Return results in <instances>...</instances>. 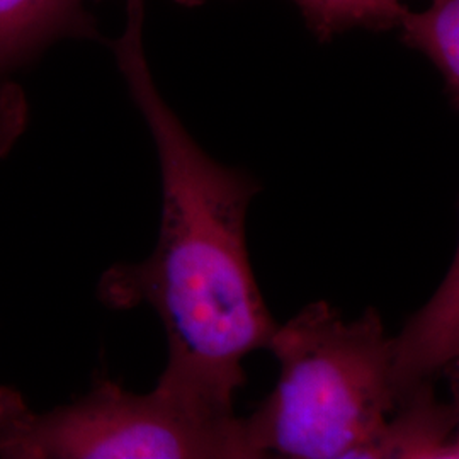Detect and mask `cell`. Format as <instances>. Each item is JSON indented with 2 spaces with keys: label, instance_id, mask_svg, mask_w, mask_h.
<instances>
[{
  "label": "cell",
  "instance_id": "cell-7",
  "mask_svg": "<svg viewBox=\"0 0 459 459\" xmlns=\"http://www.w3.org/2000/svg\"><path fill=\"white\" fill-rule=\"evenodd\" d=\"M402 39L426 55L441 74L446 92L455 104L459 99V0H429L426 9L402 7L394 21Z\"/></svg>",
  "mask_w": 459,
  "mask_h": 459
},
{
  "label": "cell",
  "instance_id": "cell-2",
  "mask_svg": "<svg viewBox=\"0 0 459 459\" xmlns=\"http://www.w3.org/2000/svg\"><path fill=\"white\" fill-rule=\"evenodd\" d=\"M267 349L281 377L247 422L267 458L373 459L388 419L403 402L394 337L369 307L347 322L315 301L279 324Z\"/></svg>",
  "mask_w": 459,
  "mask_h": 459
},
{
  "label": "cell",
  "instance_id": "cell-4",
  "mask_svg": "<svg viewBox=\"0 0 459 459\" xmlns=\"http://www.w3.org/2000/svg\"><path fill=\"white\" fill-rule=\"evenodd\" d=\"M96 0H0V155L26 126L21 70L66 38H96L89 5Z\"/></svg>",
  "mask_w": 459,
  "mask_h": 459
},
{
  "label": "cell",
  "instance_id": "cell-9",
  "mask_svg": "<svg viewBox=\"0 0 459 459\" xmlns=\"http://www.w3.org/2000/svg\"><path fill=\"white\" fill-rule=\"evenodd\" d=\"M182 5H197V4H203L206 0H176ZM145 5V0H126V14H142L145 13L143 9Z\"/></svg>",
  "mask_w": 459,
  "mask_h": 459
},
{
  "label": "cell",
  "instance_id": "cell-5",
  "mask_svg": "<svg viewBox=\"0 0 459 459\" xmlns=\"http://www.w3.org/2000/svg\"><path fill=\"white\" fill-rule=\"evenodd\" d=\"M394 369L403 402L458 358V264L441 290L413 318L400 337H394Z\"/></svg>",
  "mask_w": 459,
  "mask_h": 459
},
{
  "label": "cell",
  "instance_id": "cell-1",
  "mask_svg": "<svg viewBox=\"0 0 459 459\" xmlns=\"http://www.w3.org/2000/svg\"><path fill=\"white\" fill-rule=\"evenodd\" d=\"M143 14L126 16L113 53L147 123L162 176L159 240L145 261L116 264L99 298L116 310L147 305L164 325L159 385L201 411L231 415L244 359L267 349L278 322L248 255L247 213L261 184L212 159L162 98L143 47Z\"/></svg>",
  "mask_w": 459,
  "mask_h": 459
},
{
  "label": "cell",
  "instance_id": "cell-6",
  "mask_svg": "<svg viewBox=\"0 0 459 459\" xmlns=\"http://www.w3.org/2000/svg\"><path fill=\"white\" fill-rule=\"evenodd\" d=\"M458 407L444 403L426 385L388 419L373 459H456Z\"/></svg>",
  "mask_w": 459,
  "mask_h": 459
},
{
  "label": "cell",
  "instance_id": "cell-3",
  "mask_svg": "<svg viewBox=\"0 0 459 459\" xmlns=\"http://www.w3.org/2000/svg\"><path fill=\"white\" fill-rule=\"evenodd\" d=\"M0 458L261 459L247 419L199 411L162 385L132 394L102 381L74 403L33 411L0 386Z\"/></svg>",
  "mask_w": 459,
  "mask_h": 459
},
{
  "label": "cell",
  "instance_id": "cell-8",
  "mask_svg": "<svg viewBox=\"0 0 459 459\" xmlns=\"http://www.w3.org/2000/svg\"><path fill=\"white\" fill-rule=\"evenodd\" d=\"M322 39L354 28L386 30L405 5L402 0H293Z\"/></svg>",
  "mask_w": 459,
  "mask_h": 459
}]
</instances>
